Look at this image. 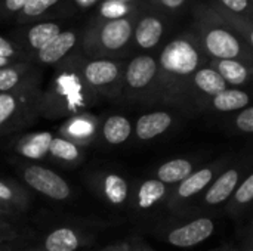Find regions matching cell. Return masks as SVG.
I'll return each instance as SVG.
<instances>
[{"label": "cell", "mask_w": 253, "mask_h": 251, "mask_svg": "<svg viewBox=\"0 0 253 251\" xmlns=\"http://www.w3.org/2000/svg\"><path fill=\"white\" fill-rule=\"evenodd\" d=\"M200 55L197 47L187 38L170 41L160 55L162 67L176 75H190L199 67Z\"/></svg>", "instance_id": "1"}, {"label": "cell", "mask_w": 253, "mask_h": 251, "mask_svg": "<svg viewBox=\"0 0 253 251\" xmlns=\"http://www.w3.org/2000/svg\"><path fill=\"white\" fill-rule=\"evenodd\" d=\"M24 179L33 189L56 201H64L71 194L68 183L59 175L42 166L27 167L24 172Z\"/></svg>", "instance_id": "2"}, {"label": "cell", "mask_w": 253, "mask_h": 251, "mask_svg": "<svg viewBox=\"0 0 253 251\" xmlns=\"http://www.w3.org/2000/svg\"><path fill=\"white\" fill-rule=\"evenodd\" d=\"M203 43L206 50L221 59H237L243 49L239 41V38L228 30L222 27H212L205 33Z\"/></svg>", "instance_id": "3"}, {"label": "cell", "mask_w": 253, "mask_h": 251, "mask_svg": "<svg viewBox=\"0 0 253 251\" xmlns=\"http://www.w3.org/2000/svg\"><path fill=\"white\" fill-rule=\"evenodd\" d=\"M213 231H215V223L208 217H202L173 229L168 235V241L175 247L188 249L211 238Z\"/></svg>", "instance_id": "4"}, {"label": "cell", "mask_w": 253, "mask_h": 251, "mask_svg": "<svg viewBox=\"0 0 253 251\" xmlns=\"http://www.w3.org/2000/svg\"><path fill=\"white\" fill-rule=\"evenodd\" d=\"M132 22L127 18L113 19L102 25L99 33L101 44L108 50H119L129 41L132 36Z\"/></svg>", "instance_id": "5"}, {"label": "cell", "mask_w": 253, "mask_h": 251, "mask_svg": "<svg viewBox=\"0 0 253 251\" xmlns=\"http://www.w3.org/2000/svg\"><path fill=\"white\" fill-rule=\"evenodd\" d=\"M157 72V62L154 58L142 55L130 61L126 70V81L132 89L147 87Z\"/></svg>", "instance_id": "6"}, {"label": "cell", "mask_w": 253, "mask_h": 251, "mask_svg": "<svg viewBox=\"0 0 253 251\" xmlns=\"http://www.w3.org/2000/svg\"><path fill=\"white\" fill-rule=\"evenodd\" d=\"M76 33L68 30V31H61L52 41H49L46 46H43L39 50V61L43 64H55L59 59H62L76 44Z\"/></svg>", "instance_id": "7"}, {"label": "cell", "mask_w": 253, "mask_h": 251, "mask_svg": "<svg viewBox=\"0 0 253 251\" xmlns=\"http://www.w3.org/2000/svg\"><path fill=\"white\" fill-rule=\"evenodd\" d=\"M172 124V115L165 111L150 112L139 117L136 123V135L142 141H150L163 132H166Z\"/></svg>", "instance_id": "8"}, {"label": "cell", "mask_w": 253, "mask_h": 251, "mask_svg": "<svg viewBox=\"0 0 253 251\" xmlns=\"http://www.w3.org/2000/svg\"><path fill=\"white\" fill-rule=\"evenodd\" d=\"M83 74L87 83H90L92 86L101 87V86H107L116 81V78L119 77V65L113 61L98 59V61L89 62L84 67Z\"/></svg>", "instance_id": "9"}, {"label": "cell", "mask_w": 253, "mask_h": 251, "mask_svg": "<svg viewBox=\"0 0 253 251\" xmlns=\"http://www.w3.org/2000/svg\"><path fill=\"white\" fill-rule=\"evenodd\" d=\"M239 179H240V175L237 170L231 169V170L225 172L211 186V189L208 191V194L205 197V201L211 206H216V204L224 203L236 191Z\"/></svg>", "instance_id": "10"}, {"label": "cell", "mask_w": 253, "mask_h": 251, "mask_svg": "<svg viewBox=\"0 0 253 251\" xmlns=\"http://www.w3.org/2000/svg\"><path fill=\"white\" fill-rule=\"evenodd\" d=\"M163 31H165V27L159 18L144 16L135 28V40L139 47L151 49L160 41Z\"/></svg>", "instance_id": "11"}, {"label": "cell", "mask_w": 253, "mask_h": 251, "mask_svg": "<svg viewBox=\"0 0 253 251\" xmlns=\"http://www.w3.org/2000/svg\"><path fill=\"white\" fill-rule=\"evenodd\" d=\"M193 172V164L188 160L178 158L165 163L157 172V180L162 183H178L187 179Z\"/></svg>", "instance_id": "12"}, {"label": "cell", "mask_w": 253, "mask_h": 251, "mask_svg": "<svg viewBox=\"0 0 253 251\" xmlns=\"http://www.w3.org/2000/svg\"><path fill=\"white\" fill-rule=\"evenodd\" d=\"M104 138L111 145H120L127 141L132 133V126L126 117L113 115L104 124Z\"/></svg>", "instance_id": "13"}, {"label": "cell", "mask_w": 253, "mask_h": 251, "mask_svg": "<svg viewBox=\"0 0 253 251\" xmlns=\"http://www.w3.org/2000/svg\"><path fill=\"white\" fill-rule=\"evenodd\" d=\"M249 95L243 90L237 89H225L219 95L213 96V107L218 111L230 112L246 108L249 105Z\"/></svg>", "instance_id": "14"}, {"label": "cell", "mask_w": 253, "mask_h": 251, "mask_svg": "<svg viewBox=\"0 0 253 251\" xmlns=\"http://www.w3.org/2000/svg\"><path fill=\"white\" fill-rule=\"evenodd\" d=\"M44 249L46 251H76L79 249V237L70 228H59L47 235Z\"/></svg>", "instance_id": "15"}, {"label": "cell", "mask_w": 253, "mask_h": 251, "mask_svg": "<svg viewBox=\"0 0 253 251\" xmlns=\"http://www.w3.org/2000/svg\"><path fill=\"white\" fill-rule=\"evenodd\" d=\"M216 72L230 84H245L249 78V70L236 59H221L216 64Z\"/></svg>", "instance_id": "16"}, {"label": "cell", "mask_w": 253, "mask_h": 251, "mask_svg": "<svg viewBox=\"0 0 253 251\" xmlns=\"http://www.w3.org/2000/svg\"><path fill=\"white\" fill-rule=\"evenodd\" d=\"M194 84L206 95L216 96L227 89L224 78L212 68H202L194 74Z\"/></svg>", "instance_id": "17"}, {"label": "cell", "mask_w": 253, "mask_h": 251, "mask_svg": "<svg viewBox=\"0 0 253 251\" xmlns=\"http://www.w3.org/2000/svg\"><path fill=\"white\" fill-rule=\"evenodd\" d=\"M213 179V173L211 169H202L196 173H191L187 179H184L178 188V195L182 198H190L200 191H203L211 180Z\"/></svg>", "instance_id": "18"}, {"label": "cell", "mask_w": 253, "mask_h": 251, "mask_svg": "<svg viewBox=\"0 0 253 251\" xmlns=\"http://www.w3.org/2000/svg\"><path fill=\"white\" fill-rule=\"evenodd\" d=\"M61 33V28L55 22H42L34 25L28 31V43L33 49L40 50L43 46H46L49 41H52L58 34Z\"/></svg>", "instance_id": "19"}, {"label": "cell", "mask_w": 253, "mask_h": 251, "mask_svg": "<svg viewBox=\"0 0 253 251\" xmlns=\"http://www.w3.org/2000/svg\"><path fill=\"white\" fill-rule=\"evenodd\" d=\"M166 192L165 183L157 179H150L144 182L138 191V206L141 209H150L157 204Z\"/></svg>", "instance_id": "20"}, {"label": "cell", "mask_w": 253, "mask_h": 251, "mask_svg": "<svg viewBox=\"0 0 253 251\" xmlns=\"http://www.w3.org/2000/svg\"><path fill=\"white\" fill-rule=\"evenodd\" d=\"M52 139L53 138L49 132L33 135L21 146V154L27 158H42L49 152V146H50Z\"/></svg>", "instance_id": "21"}, {"label": "cell", "mask_w": 253, "mask_h": 251, "mask_svg": "<svg viewBox=\"0 0 253 251\" xmlns=\"http://www.w3.org/2000/svg\"><path fill=\"white\" fill-rule=\"evenodd\" d=\"M104 192L111 204H123L127 198V183L119 175H108L104 180Z\"/></svg>", "instance_id": "22"}, {"label": "cell", "mask_w": 253, "mask_h": 251, "mask_svg": "<svg viewBox=\"0 0 253 251\" xmlns=\"http://www.w3.org/2000/svg\"><path fill=\"white\" fill-rule=\"evenodd\" d=\"M49 152L64 161H74L79 157V148L71 143L70 141L61 139V138H53L49 146Z\"/></svg>", "instance_id": "23"}, {"label": "cell", "mask_w": 253, "mask_h": 251, "mask_svg": "<svg viewBox=\"0 0 253 251\" xmlns=\"http://www.w3.org/2000/svg\"><path fill=\"white\" fill-rule=\"evenodd\" d=\"M130 10V6L127 3L120 1H104L99 7V15L102 18H107L110 21L125 18Z\"/></svg>", "instance_id": "24"}, {"label": "cell", "mask_w": 253, "mask_h": 251, "mask_svg": "<svg viewBox=\"0 0 253 251\" xmlns=\"http://www.w3.org/2000/svg\"><path fill=\"white\" fill-rule=\"evenodd\" d=\"M56 1H58V0H30L21 12L24 13V16L34 18V16H39V15H42L43 12H46L49 7L53 6Z\"/></svg>", "instance_id": "25"}, {"label": "cell", "mask_w": 253, "mask_h": 251, "mask_svg": "<svg viewBox=\"0 0 253 251\" xmlns=\"http://www.w3.org/2000/svg\"><path fill=\"white\" fill-rule=\"evenodd\" d=\"M16 111V99L10 93H0V126L4 124Z\"/></svg>", "instance_id": "26"}, {"label": "cell", "mask_w": 253, "mask_h": 251, "mask_svg": "<svg viewBox=\"0 0 253 251\" xmlns=\"http://www.w3.org/2000/svg\"><path fill=\"white\" fill-rule=\"evenodd\" d=\"M19 83V72L13 68H0V92L7 93Z\"/></svg>", "instance_id": "27"}, {"label": "cell", "mask_w": 253, "mask_h": 251, "mask_svg": "<svg viewBox=\"0 0 253 251\" xmlns=\"http://www.w3.org/2000/svg\"><path fill=\"white\" fill-rule=\"evenodd\" d=\"M253 198V175H249L245 182L236 191V201L239 204H248Z\"/></svg>", "instance_id": "28"}, {"label": "cell", "mask_w": 253, "mask_h": 251, "mask_svg": "<svg viewBox=\"0 0 253 251\" xmlns=\"http://www.w3.org/2000/svg\"><path fill=\"white\" fill-rule=\"evenodd\" d=\"M236 123H237V127H239L242 132L252 133L253 132V108H251V107L245 108V109L239 114V117H237Z\"/></svg>", "instance_id": "29"}, {"label": "cell", "mask_w": 253, "mask_h": 251, "mask_svg": "<svg viewBox=\"0 0 253 251\" xmlns=\"http://www.w3.org/2000/svg\"><path fill=\"white\" fill-rule=\"evenodd\" d=\"M90 132H92V126H90V123H87L84 120H76L68 127V133H71L73 136H79V138L87 136Z\"/></svg>", "instance_id": "30"}, {"label": "cell", "mask_w": 253, "mask_h": 251, "mask_svg": "<svg viewBox=\"0 0 253 251\" xmlns=\"http://www.w3.org/2000/svg\"><path fill=\"white\" fill-rule=\"evenodd\" d=\"M221 1L228 10L234 13H243L249 10V6H251V0H221Z\"/></svg>", "instance_id": "31"}, {"label": "cell", "mask_w": 253, "mask_h": 251, "mask_svg": "<svg viewBox=\"0 0 253 251\" xmlns=\"http://www.w3.org/2000/svg\"><path fill=\"white\" fill-rule=\"evenodd\" d=\"M13 55H15V47L12 46V43L3 37H0V58L9 59Z\"/></svg>", "instance_id": "32"}, {"label": "cell", "mask_w": 253, "mask_h": 251, "mask_svg": "<svg viewBox=\"0 0 253 251\" xmlns=\"http://www.w3.org/2000/svg\"><path fill=\"white\" fill-rule=\"evenodd\" d=\"M30 0H6L4 1V6L7 10L10 12H19L25 7V4L28 3Z\"/></svg>", "instance_id": "33"}, {"label": "cell", "mask_w": 253, "mask_h": 251, "mask_svg": "<svg viewBox=\"0 0 253 251\" xmlns=\"http://www.w3.org/2000/svg\"><path fill=\"white\" fill-rule=\"evenodd\" d=\"M0 200L1 201H10L13 200V191L3 182H0Z\"/></svg>", "instance_id": "34"}, {"label": "cell", "mask_w": 253, "mask_h": 251, "mask_svg": "<svg viewBox=\"0 0 253 251\" xmlns=\"http://www.w3.org/2000/svg\"><path fill=\"white\" fill-rule=\"evenodd\" d=\"M163 7H166V9H169V10H175V9H179L184 3H185V0H157Z\"/></svg>", "instance_id": "35"}, {"label": "cell", "mask_w": 253, "mask_h": 251, "mask_svg": "<svg viewBox=\"0 0 253 251\" xmlns=\"http://www.w3.org/2000/svg\"><path fill=\"white\" fill-rule=\"evenodd\" d=\"M80 7H83V9H89V7H92L93 4H96V1L98 0H74Z\"/></svg>", "instance_id": "36"}, {"label": "cell", "mask_w": 253, "mask_h": 251, "mask_svg": "<svg viewBox=\"0 0 253 251\" xmlns=\"http://www.w3.org/2000/svg\"><path fill=\"white\" fill-rule=\"evenodd\" d=\"M7 64H9V59H6V58H0V68H4Z\"/></svg>", "instance_id": "37"}, {"label": "cell", "mask_w": 253, "mask_h": 251, "mask_svg": "<svg viewBox=\"0 0 253 251\" xmlns=\"http://www.w3.org/2000/svg\"><path fill=\"white\" fill-rule=\"evenodd\" d=\"M104 1H120V3H127L129 4V1H132V0H104Z\"/></svg>", "instance_id": "38"}, {"label": "cell", "mask_w": 253, "mask_h": 251, "mask_svg": "<svg viewBox=\"0 0 253 251\" xmlns=\"http://www.w3.org/2000/svg\"><path fill=\"white\" fill-rule=\"evenodd\" d=\"M248 251H253V250H248Z\"/></svg>", "instance_id": "39"}]
</instances>
